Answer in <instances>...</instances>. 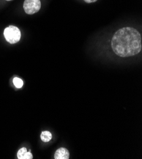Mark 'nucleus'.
I'll return each mask as SVG.
<instances>
[{
	"label": "nucleus",
	"mask_w": 142,
	"mask_h": 159,
	"mask_svg": "<svg viewBox=\"0 0 142 159\" xmlns=\"http://www.w3.org/2000/svg\"><path fill=\"white\" fill-rule=\"evenodd\" d=\"M112 48L114 53L121 57L136 55L141 50V34L133 27H123L114 35Z\"/></svg>",
	"instance_id": "obj_1"
},
{
	"label": "nucleus",
	"mask_w": 142,
	"mask_h": 159,
	"mask_svg": "<svg viewBox=\"0 0 142 159\" xmlns=\"http://www.w3.org/2000/svg\"><path fill=\"white\" fill-rule=\"evenodd\" d=\"M4 36L8 43L15 44L19 41L21 34L20 30L17 27L10 25L5 29Z\"/></svg>",
	"instance_id": "obj_2"
},
{
	"label": "nucleus",
	"mask_w": 142,
	"mask_h": 159,
	"mask_svg": "<svg viewBox=\"0 0 142 159\" xmlns=\"http://www.w3.org/2000/svg\"><path fill=\"white\" fill-rule=\"evenodd\" d=\"M41 8L40 0H25L24 3V10L27 14L33 15L38 12Z\"/></svg>",
	"instance_id": "obj_3"
},
{
	"label": "nucleus",
	"mask_w": 142,
	"mask_h": 159,
	"mask_svg": "<svg viewBox=\"0 0 142 159\" xmlns=\"http://www.w3.org/2000/svg\"><path fill=\"white\" fill-rule=\"evenodd\" d=\"M69 157V151L65 148H59L54 155V158L56 159H68Z\"/></svg>",
	"instance_id": "obj_4"
},
{
	"label": "nucleus",
	"mask_w": 142,
	"mask_h": 159,
	"mask_svg": "<svg viewBox=\"0 0 142 159\" xmlns=\"http://www.w3.org/2000/svg\"><path fill=\"white\" fill-rule=\"evenodd\" d=\"M17 158L19 159H32L33 155L30 152L27 151L26 148H22L17 152Z\"/></svg>",
	"instance_id": "obj_5"
},
{
	"label": "nucleus",
	"mask_w": 142,
	"mask_h": 159,
	"mask_svg": "<svg viewBox=\"0 0 142 159\" xmlns=\"http://www.w3.org/2000/svg\"><path fill=\"white\" fill-rule=\"evenodd\" d=\"M41 139L43 142H49L52 139V134L49 131H43L41 134Z\"/></svg>",
	"instance_id": "obj_6"
},
{
	"label": "nucleus",
	"mask_w": 142,
	"mask_h": 159,
	"mask_svg": "<svg viewBox=\"0 0 142 159\" xmlns=\"http://www.w3.org/2000/svg\"><path fill=\"white\" fill-rule=\"evenodd\" d=\"M13 83L15 86L17 88H21L23 86V81H22V79L18 77H15L13 80Z\"/></svg>",
	"instance_id": "obj_7"
},
{
	"label": "nucleus",
	"mask_w": 142,
	"mask_h": 159,
	"mask_svg": "<svg viewBox=\"0 0 142 159\" xmlns=\"http://www.w3.org/2000/svg\"><path fill=\"white\" fill-rule=\"evenodd\" d=\"M84 1L87 3H94V2H96L97 0H84Z\"/></svg>",
	"instance_id": "obj_8"
},
{
	"label": "nucleus",
	"mask_w": 142,
	"mask_h": 159,
	"mask_svg": "<svg viewBox=\"0 0 142 159\" xmlns=\"http://www.w3.org/2000/svg\"><path fill=\"white\" fill-rule=\"evenodd\" d=\"M6 1H12V0H6Z\"/></svg>",
	"instance_id": "obj_9"
}]
</instances>
